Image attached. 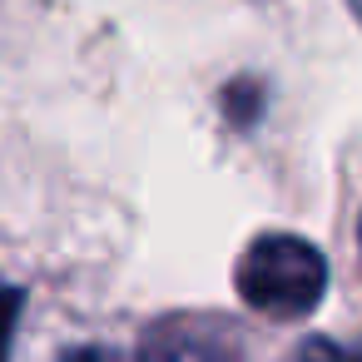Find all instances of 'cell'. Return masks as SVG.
<instances>
[{
  "label": "cell",
  "instance_id": "1",
  "mask_svg": "<svg viewBox=\"0 0 362 362\" xmlns=\"http://www.w3.org/2000/svg\"><path fill=\"white\" fill-rule=\"evenodd\" d=\"M238 298L253 313L268 317H308L322 303L327 288V258L317 243L298 238V233H258L238 268H233Z\"/></svg>",
  "mask_w": 362,
  "mask_h": 362
},
{
  "label": "cell",
  "instance_id": "2",
  "mask_svg": "<svg viewBox=\"0 0 362 362\" xmlns=\"http://www.w3.org/2000/svg\"><path fill=\"white\" fill-rule=\"evenodd\" d=\"M139 362H233V342L209 322H164L139 342Z\"/></svg>",
  "mask_w": 362,
  "mask_h": 362
},
{
  "label": "cell",
  "instance_id": "3",
  "mask_svg": "<svg viewBox=\"0 0 362 362\" xmlns=\"http://www.w3.org/2000/svg\"><path fill=\"white\" fill-rule=\"evenodd\" d=\"M21 308H25V288H16L11 278H0V362H11V337H16Z\"/></svg>",
  "mask_w": 362,
  "mask_h": 362
},
{
  "label": "cell",
  "instance_id": "4",
  "mask_svg": "<svg viewBox=\"0 0 362 362\" xmlns=\"http://www.w3.org/2000/svg\"><path fill=\"white\" fill-rule=\"evenodd\" d=\"M298 362H362V342L342 347V342H327V337H308L298 347Z\"/></svg>",
  "mask_w": 362,
  "mask_h": 362
},
{
  "label": "cell",
  "instance_id": "5",
  "mask_svg": "<svg viewBox=\"0 0 362 362\" xmlns=\"http://www.w3.org/2000/svg\"><path fill=\"white\" fill-rule=\"evenodd\" d=\"M223 105H228V115H238V119L248 124V119L258 115L263 95H258V85H228V100H223Z\"/></svg>",
  "mask_w": 362,
  "mask_h": 362
},
{
  "label": "cell",
  "instance_id": "6",
  "mask_svg": "<svg viewBox=\"0 0 362 362\" xmlns=\"http://www.w3.org/2000/svg\"><path fill=\"white\" fill-rule=\"evenodd\" d=\"M60 362H115V357H110L105 347H80V352H65Z\"/></svg>",
  "mask_w": 362,
  "mask_h": 362
},
{
  "label": "cell",
  "instance_id": "7",
  "mask_svg": "<svg viewBox=\"0 0 362 362\" xmlns=\"http://www.w3.org/2000/svg\"><path fill=\"white\" fill-rule=\"evenodd\" d=\"M347 6H352V11H357V21H362V0H347Z\"/></svg>",
  "mask_w": 362,
  "mask_h": 362
},
{
  "label": "cell",
  "instance_id": "8",
  "mask_svg": "<svg viewBox=\"0 0 362 362\" xmlns=\"http://www.w3.org/2000/svg\"><path fill=\"white\" fill-rule=\"evenodd\" d=\"M357 238H362V223H357Z\"/></svg>",
  "mask_w": 362,
  "mask_h": 362
}]
</instances>
